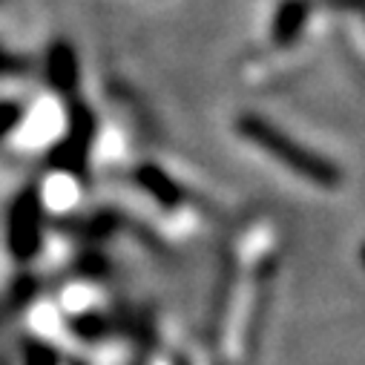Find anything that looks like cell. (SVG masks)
<instances>
[{
  "label": "cell",
  "instance_id": "6",
  "mask_svg": "<svg viewBox=\"0 0 365 365\" xmlns=\"http://www.w3.org/2000/svg\"><path fill=\"white\" fill-rule=\"evenodd\" d=\"M308 12H311L308 0H285V4L277 9V18H273V26H270L273 43L288 46L291 41H297L299 32L305 29Z\"/></svg>",
  "mask_w": 365,
  "mask_h": 365
},
{
  "label": "cell",
  "instance_id": "11",
  "mask_svg": "<svg viewBox=\"0 0 365 365\" xmlns=\"http://www.w3.org/2000/svg\"><path fill=\"white\" fill-rule=\"evenodd\" d=\"M83 277H89V279H101L104 273H107V262L98 256V253H93V256H86V262H83Z\"/></svg>",
  "mask_w": 365,
  "mask_h": 365
},
{
  "label": "cell",
  "instance_id": "12",
  "mask_svg": "<svg viewBox=\"0 0 365 365\" xmlns=\"http://www.w3.org/2000/svg\"><path fill=\"white\" fill-rule=\"evenodd\" d=\"M72 365H86V362L83 359H72Z\"/></svg>",
  "mask_w": 365,
  "mask_h": 365
},
{
  "label": "cell",
  "instance_id": "1",
  "mask_svg": "<svg viewBox=\"0 0 365 365\" xmlns=\"http://www.w3.org/2000/svg\"><path fill=\"white\" fill-rule=\"evenodd\" d=\"M236 130H239L242 138H247L250 144H256L259 150H264L267 155H273L279 164H285L288 170H294L302 178H308L311 185H317V187H336L339 185L342 173H339L336 164H331L325 155L314 153L311 147L299 144L282 127L270 124L267 118L253 115V113H245L236 121Z\"/></svg>",
  "mask_w": 365,
  "mask_h": 365
},
{
  "label": "cell",
  "instance_id": "3",
  "mask_svg": "<svg viewBox=\"0 0 365 365\" xmlns=\"http://www.w3.org/2000/svg\"><path fill=\"white\" fill-rule=\"evenodd\" d=\"M273 279H277V262H264L256 279V299L250 308V319L245 328V365H253L259 345H262V334H264V322H267V311L273 302Z\"/></svg>",
  "mask_w": 365,
  "mask_h": 365
},
{
  "label": "cell",
  "instance_id": "2",
  "mask_svg": "<svg viewBox=\"0 0 365 365\" xmlns=\"http://www.w3.org/2000/svg\"><path fill=\"white\" fill-rule=\"evenodd\" d=\"M6 245L15 262H32L43 245V199L35 187L18 193L9 222H6Z\"/></svg>",
  "mask_w": 365,
  "mask_h": 365
},
{
  "label": "cell",
  "instance_id": "9",
  "mask_svg": "<svg viewBox=\"0 0 365 365\" xmlns=\"http://www.w3.org/2000/svg\"><path fill=\"white\" fill-rule=\"evenodd\" d=\"M21 356L24 365H61V354L52 342L38 339V336H26L21 345Z\"/></svg>",
  "mask_w": 365,
  "mask_h": 365
},
{
  "label": "cell",
  "instance_id": "8",
  "mask_svg": "<svg viewBox=\"0 0 365 365\" xmlns=\"http://www.w3.org/2000/svg\"><path fill=\"white\" fill-rule=\"evenodd\" d=\"M113 328H115L113 319L104 317V314H98V311H81V314H75L69 319V331L78 339H83V342H98V339L110 336Z\"/></svg>",
  "mask_w": 365,
  "mask_h": 365
},
{
  "label": "cell",
  "instance_id": "5",
  "mask_svg": "<svg viewBox=\"0 0 365 365\" xmlns=\"http://www.w3.org/2000/svg\"><path fill=\"white\" fill-rule=\"evenodd\" d=\"M78 55L69 43L58 41L49 52H46V81L58 89V93H72V89L78 86Z\"/></svg>",
  "mask_w": 365,
  "mask_h": 365
},
{
  "label": "cell",
  "instance_id": "10",
  "mask_svg": "<svg viewBox=\"0 0 365 365\" xmlns=\"http://www.w3.org/2000/svg\"><path fill=\"white\" fill-rule=\"evenodd\" d=\"M21 118H24L21 104H15V101H0V138H6V135L21 124Z\"/></svg>",
  "mask_w": 365,
  "mask_h": 365
},
{
  "label": "cell",
  "instance_id": "4",
  "mask_svg": "<svg viewBox=\"0 0 365 365\" xmlns=\"http://www.w3.org/2000/svg\"><path fill=\"white\" fill-rule=\"evenodd\" d=\"M89 144H93V115H89L83 107L72 110L69 118V130L66 138L52 150V164L61 170H78L86 161Z\"/></svg>",
  "mask_w": 365,
  "mask_h": 365
},
{
  "label": "cell",
  "instance_id": "7",
  "mask_svg": "<svg viewBox=\"0 0 365 365\" xmlns=\"http://www.w3.org/2000/svg\"><path fill=\"white\" fill-rule=\"evenodd\" d=\"M135 181H138V187L144 193H150L161 207H175L181 202V196H185L175 181L155 164H141L138 173H135Z\"/></svg>",
  "mask_w": 365,
  "mask_h": 365
}]
</instances>
